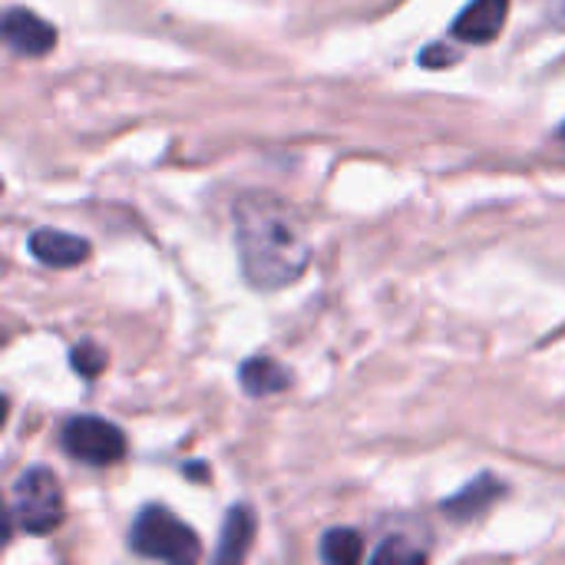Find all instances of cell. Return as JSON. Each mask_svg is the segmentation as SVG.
Listing matches in <instances>:
<instances>
[{"label":"cell","mask_w":565,"mask_h":565,"mask_svg":"<svg viewBox=\"0 0 565 565\" xmlns=\"http://www.w3.org/2000/svg\"><path fill=\"white\" fill-rule=\"evenodd\" d=\"M3 40L20 56H46L56 46V30L26 7H10L3 13Z\"/></svg>","instance_id":"obj_5"},{"label":"cell","mask_w":565,"mask_h":565,"mask_svg":"<svg viewBox=\"0 0 565 565\" xmlns=\"http://www.w3.org/2000/svg\"><path fill=\"white\" fill-rule=\"evenodd\" d=\"M427 550L414 546L407 536H387L377 550H374V563H424Z\"/></svg>","instance_id":"obj_13"},{"label":"cell","mask_w":565,"mask_h":565,"mask_svg":"<svg viewBox=\"0 0 565 565\" xmlns=\"http://www.w3.org/2000/svg\"><path fill=\"white\" fill-rule=\"evenodd\" d=\"M30 255L46 268H73L89 258V242L60 228H36L26 242Z\"/></svg>","instance_id":"obj_7"},{"label":"cell","mask_w":565,"mask_h":565,"mask_svg":"<svg viewBox=\"0 0 565 565\" xmlns=\"http://www.w3.org/2000/svg\"><path fill=\"white\" fill-rule=\"evenodd\" d=\"M450 60H454V53H450L447 46H440V43L420 53V63H424V66H447Z\"/></svg>","instance_id":"obj_14"},{"label":"cell","mask_w":565,"mask_h":565,"mask_svg":"<svg viewBox=\"0 0 565 565\" xmlns=\"http://www.w3.org/2000/svg\"><path fill=\"white\" fill-rule=\"evenodd\" d=\"M63 513H66V503H63L60 480L46 467H30L17 477L10 516L23 533H33V536L53 533L63 523Z\"/></svg>","instance_id":"obj_3"},{"label":"cell","mask_w":565,"mask_h":565,"mask_svg":"<svg viewBox=\"0 0 565 565\" xmlns=\"http://www.w3.org/2000/svg\"><path fill=\"white\" fill-rule=\"evenodd\" d=\"M129 550L156 563H195L202 556L199 533L175 520L166 507H142L129 530Z\"/></svg>","instance_id":"obj_2"},{"label":"cell","mask_w":565,"mask_h":565,"mask_svg":"<svg viewBox=\"0 0 565 565\" xmlns=\"http://www.w3.org/2000/svg\"><path fill=\"white\" fill-rule=\"evenodd\" d=\"M252 540H255V513H252V507H232L228 516H225V526H222L215 559L218 563L245 559L248 550H252Z\"/></svg>","instance_id":"obj_8"},{"label":"cell","mask_w":565,"mask_h":565,"mask_svg":"<svg viewBox=\"0 0 565 565\" xmlns=\"http://www.w3.org/2000/svg\"><path fill=\"white\" fill-rule=\"evenodd\" d=\"M559 139H563V142H565V122H563V126H559Z\"/></svg>","instance_id":"obj_15"},{"label":"cell","mask_w":565,"mask_h":565,"mask_svg":"<svg viewBox=\"0 0 565 565\" xmlns=\"http://www.w3.org/2000/svg\"><path fill=\"white\" fill-rule=\"evenodd\" d=\"M321 559L331 565H354L364 559V540L358 530H328L321 536Z\"/></svg>","instance_id":"obj_11"},{"label":"cell","mask_w":565,"mask_h":565,"mask_svg":"<svg viewBox=\"0 0 565 565\" xmlns=\"http://www.w3.org/2000/svg\"><path fill=\"white\" fill-rule=\"evenodd\" d=\"M510 13V0H470L463 13L454 20L450 36L463 43H490L500 36Z\"/></svg>","instance_id":"obj_6"},{"label":"cell","mask_w":565,"mask_h":565,"mask_svg":"<svg viewBox=\"0 0 565 565\" xmlns=\"http://www.w3.org/2000/svg\"><path fill=\"white\" fill-rule=\"evenodd\" d=\"M500 493H503V483H500V480L480 477V480L467 483L457 497H450V500L444 503V513H447L450 520H457V523H470V520H477Z\"/></svg>","instance_id":"obj_10"},{"label":"cell","mask_w":565,"mask_h":565,"mask_svg":"<svg viewBox=\"0 0 565 565\" xmlns=\"http://www.w3.org/2000/svg\"><path fill=\"white\" fill-rule=\"evenodd\" d=\"M70 367H73L79 377L96 381V377L103 374V367H106V351H103L99 344H93V341H79V344L70 351Z\"/></svg>","instance_id":"obj_12"},{"label":"cell","mask_w":565,"mask_h":565,"mask_svg":"<svg viewBox=\"0 0 565 565\" xmlns=\"http://www.w3.org/2000/svg\"><path fill=\"white\" fill-rule=\"evenodd\" d=\"M238 384H242V391L248 397H271V394H281L291 384V377H288V371L278 361L262 354V358H248L242 364Z\"/></svg>","instance_id":"obj_9"},{"label":"cell","mask_w":565,"mask_h":565,"mask_svg":"<svg viewBox=\"0 0 565 565\" xmlns=\"http://www.w3.org/2000/svg\"><path fill=\"white\" fill-rule=\"evenodd\" d=\"M235 245L242 275L258 291L295 285L311 265V235L295 205L271 192H245L235 199Z\"/></svg>","instance_id":"obj_1"},{"label":"cell","mask_w":565,"mask_h":565,"mask_svg":"<svg viewBox=\"0 0 565 565\" xmlns=\"http://www.w3.org/2000/svg\"><path fill=\"white\" fill-rule=\"evenodd\" d=\"M63 450L86 467H113L126 457V437L116 424L103 417H70L63 424Z\"/></svg>","instance_id":"obj_4"}]
</instances>
